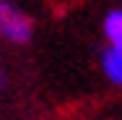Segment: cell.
I'll return each instance as SVG.
<instances>
[{"label":"cell","mask_w":122,"mask_h":120,"mask_svg":"<svg viewBox=\"0 0 122 120\" xmlns=\"http://www.w3.org/2000/svg\"><path fill=\"white\" fill-rule=\"evenodd\" d=\"M0 34L13 42V45H26L31 39V21L24 11H18L16 5L0 0Z\"/></svg>","instance_id":"cell-1"},{"label":"cell","mask_w":122,"mask_h":120,"mask_svg":"<svg viewBox=\"0 0 122 120\" xmlns=\"http://www.w3.org/2000/svg\"><path fill=\"white\" fill-rule=\"evenodd\" d=\"M101 71H104V78L109 84L122 86V50L107 47L101 52Z\"/></svg>","instance_id":"cell-2"},{"label":"cell","mask_w":122,"mask_h":120,"mask_svg":"<svg viewBox=\"0 0 122 120\" xmlns=\"http://www.w3.org/2000/svg\"><path fill=\"white\" fill-rule=\"evenodd\" d=\"M104 37L109 47L122 50V11H109L104 16Z\"/></svg>","instance_id":"cell-3"},{"label":"cell","mask_w":122,"mask_h":120,"mask_svg":"<svg viewBox=\"0 0 122 120\" xmlns=\"http://www.w3.org/2000/svg\"><path fill=\"white\" fill-rule=\"evenodd\" d=\"M3 86H5V71L0 68V89H3Z\"/></svg>","instance_id":"cell-4"}]
</instances>
